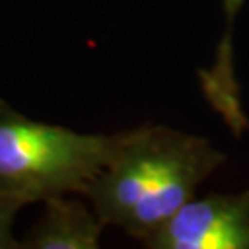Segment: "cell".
Masks as SVG:
<instances>
[{"mask_svg":"<svg viewBox=\"0 0 249 249\" xmlns=\"http://www.w3.org/2000/svg\"><path fill=\"white\" fill-rule=\"evenodd\" d=\"M22 207H26V203L0 192V249L20 248V242L13 234V223Z\"/></svg>","mask_w":249,"mask_h":249,"instance_id":"5","label":"cell"},{"mask_svg":"<svg viewBox=\"0 0 249 249\" xmlns=\"http://www.w3.org/2000/svg\"><path fill=\"white\" fill-rule=\"evenodd\" d=\"M227 155L205 137L146 124L120 131L113 159L83 196L106 227L146 242L211 178Z\"/></svg>","mask_w":249,"mask_h":249,"instance_id":"1","label":"cell"},{"mask_svg":"<svg viewBox=\"0 0 249 249\" xmlns=\"http://www.w3.org/2000/svg\"><path fill=\"white\" fill-rule=\"evenodd\" d=\"M118 142L120 133H78L32 120L0 100V192L26 205L83 196Z\"/></svg>","mask_w":249,"mask_h":249,"instance_id":"2","label":"cell"},{"mask_svg":"<svg viewBox=\"0 0 249 249\" xmlns=\"http://www.w3.org/2000/svg\"><path fill=\"white\" fill-rule=\"evenodd\" d=\"M76 194L50 197L43 201L45 211L34 223L20 248L28 249H96L106 225L92 205Z\"/></svg>","mask_w":249,"mask_h":249,"instance_id":"4","label":"cell"},{"mask_svg":"<svg viewBox=\"0 0 249 249\" xmlns=\"http://www.w3.org/2000/svg\"><path fill=\"white\" fill-rule=\"evenodd\" d=\"M151 249H249V188L192 197L144 242Z\"/></svg>","mask_w":249,"mask_h":249,"instance_id":"3","label":"cell"}]
</instances>
